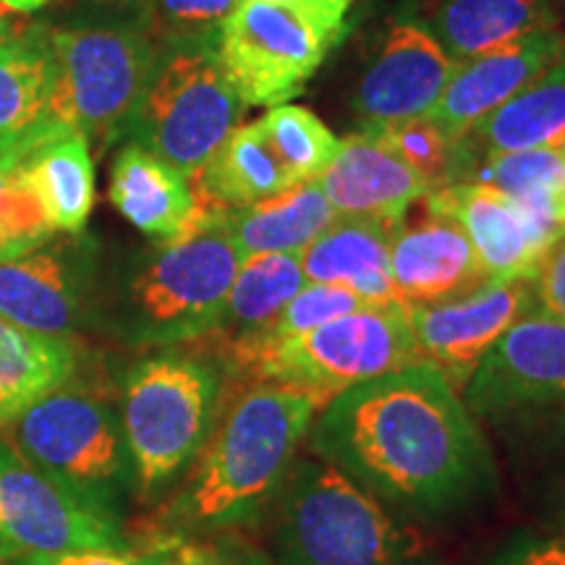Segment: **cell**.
I'll list each match as a JSON object with an SVG mask.
<instances>
[{
  "label": "cell",
  "mask_w": 565,
  "mask_h": 565,
  "mask_svg": "<svg viewBox=\"0 0 565 565\" xmlns=\"http://www.w3.org/2000/svg\"><path fill=\"white\" fill-rule=\"evenodd\" d=\"M242 0H145L139 26L162 53L215 51Z\"/></svg>",
  "instance_id": "obj_30"
},
{
  "label": "cell",
  "mask_w": 565,
  "mask_h": 565,
  "mask_svg": "<svg viewBox=\"0 0 565 565\" xmlns=\"http://www.w3.org/2000/svg\"><path fill=\"white\" fill-rule=\"evenodd\" d=\"M162 565H257L246 557H238L223 547L212 545H194V542H183L160 555Z\"/></svg>",
  "instance_id": "obj_38"
},
{
  "label": "cell",
  "mask_w": 565,
  "mask_h": 565,
  "mask_svg": "<svg viewBox=\"0 0 565 565\" xmlns=\"http://www.w3.org/2000/svg\"><path fill=\"white\" fill-rule=\"evenodd\" d=\"M275 3H282V0H275Z\"/></svg>",
  "instance_id": "obj_44"
},
{
  "label": "cell",
  "mask_w": 565,
  "mask_h": 565,
  "mask_svg": "<svg viewBox=\"0 0 565 565\" xmlns=\"http://www.w3.org/2000/svg\"><path fill=\"white\" fill-rule=\"evenodd\" d=\"M299 254H257L244 259L225 301L217 338L238 341L270 324L303 288Z\"/></svg>",
  "instance_id": "obj_29"
},
{
  "label": "cell",
  "mask_w": 565,
  "mask_h": 565,
  "mask_svg": "<svg viewBox=\"0 0 565 565\" xmlns=\"http://www.w3.org/2000/svg\"><path fill=\"white\" fill-rule=\"evenodd\" d=\"M565 137V51L511 100L456 139L454 183H463L492 154L557 147Z\"/></svg>",
  "instance_id": "obj_20"
},
{
  "label": "cell",
  "mask_w": 565,
  "mask_h": 565,
  "mask_svg": "<svg viewBox=\"0 0 565 565\" xmlns=\"http://www.w3.org/2000/svg\"><path fill=\"white\" fill-rule=\"evenodd\" d=\"M427 207L461 225L487 280L532 278L542 252L565 231L555 194L513 200L487 183H450L427 194Z\"/></svg>",
  "instance_id": "obj_13"
},
{
  "label": "cell",
  "mask_w": 565,
  "mask_h": 565,
  "mask_svg": "<svg viewBox=\"0 0 565 565\" xmlns=\"http://www.w3.org/2000/svg\"><path fill=\"white\" fill-rule=\"evenodd\" d=\"M108 196L134 228L158 244L175 242L215 215L200 207L192 181L179 168L134 141L113 162Z\"/></svg>",
  "instance_id": "obj_21"
},
{
  "label": "cell",
  "mask_w": 565,
  "mask_h": 565,
  "mask_svg": "<svg viewBox=\"0 0 565 565\" xmlns=\"http://www.w3.org/2000/svg\"><path fill=\"white\" fill-rule=\"evenodd\" d=\"M103 6H129V3H145V0H95Z\"/></svg>",
  "instance_id": "obj_42"
},
{
  "label": "cell",
  "mask_w": 565,
  "mask_h": 565,
  "mask_svg": "<svg viewBox=\"0 0 565 565\" xmlns=\"http://www.w3.org/2000/svg\"><path fill=\"white\" fill-rule=\"evenodd\" d=\"M51 0H0L6 11H17V13H30V11H40L42 6H47Z\"/></svg>",
  "instance_id": "obj_39"
},
{
  "label": "cell",
  "mask_w": 565,
  "mask_h": 565,
  "mask_svg": "<svg viewBox=\"0 0 565 565\" xmlns=\"http://www.w3.org/2000/svg\"><path fill=\"white\" fill-rule=\"evenodd\" d=\"M416 362L422 356L408 322V303L391 301L335 317L282 343L238 353L225 359V366L249 377L252 385L299 391L322 408L351 387Z\"/></svg>",
  "instance_id": "obj_4"
},
{
  "label": "cell",
  "mask_w": 565,
  "mask_h": 565,
  "mask_svg": "<svg viewBox=\"0 0 565 565\" xmlns=\"http://www.w3.org/2000/svg\"><path fill=\"white\" fill-rule=\"evenodd\" d=\"M429 30L456 61H466L526 34L561 30V0H443Z\"/></svg>",
  "instance_id": "obj_27"
},
{
  "label": "cell",
  "mask_w": 565,
  "mask_h": 565,
  "mask_svg": "<svg viewBox=\"0 0 565 565\" xmlns=\"http://www.w3.org/2000/svg\"><path fill=\"white\" fill-rule=\"evenodd\" d=\"M89 312L84 246L51 242L0 257V317L40 335L68 338Z\"/></svg>",
  "instance_id": "obj_16"
},
{
  "label": "cell",
  "mask_w": 565,
  "mask_h": 565,
  "mask_svg": "<svg viewBox=\"0 0 565 565\" xmlns=\"http://www.w3.org/2000/svg\"><path fill=\"white\" fill-rule=\"evenodd\" d=\"M273 519V565H401L408 555L380 500L322 458L294 461Z\"/></svg>",
  "instance_id": "obj_3"
},
{
  "label": "cell",
  "mask_w": 565,
  "mask_h": 565,
  "mask_svg": "<svg viewBox=\"0 0 565 565\" xmlns=\"http://www.w3.org/2000/svg\"><path fill=\"white\" fill-rule=\"evenodd\" d=\"M561 152H563V158H565V137H563V145H561Z\"/></svg>",
  "instance_id": "obj_43"
},
{
  "label": "cell",
  "mask_w": 565,
  "mask_h": 565,
  "mask_svg": "<svg viewBox=\"0 0 565 565\" xmlns=\"http://www.w3.org/2000/svg\"><path fill=\"white\" fill-rule=\"evenodd\" d=\"M17 565H162L160 557L131 555L126 550H97V553H34L13 561Z\"/></svg>",
  "instance_id": "obj_37"
},
{
  "label": "cell",
  "mask_w": 565,
  "mask_h": 565,
  "mask_svg": "<svg viewBox=\"0 0 565 565\" xmlns=\"http://www.w3.org/2000/svg\"><path fill=\"white\" fill-rule=\"evenodd\" d=\"M53 58L47 34L0 38V154L21 160L53 129Z\"/></svg>",
  "instance_id": "obj_23"
},
{
  "label": "cell",
  "mask_w": 565,
  "mask_h": 565,
  "mask_svg": "<svg viewBox=\"0 0 565 565\" xmlns=\"http://www.w3.org/2000/svg\"><path fill=\"white\" fill-rule=\"evenodd\" d=\"M320 406L280 385H249L212 427L186 490L175 500L183 526L221 532L257 521L278 494Z\"/></svg>",
  "instance_id": "obj_2"
},
{
  "label": "cell",
  "mask_w": 565,
  "mask_h": 565,
  "mask_svg": "<svg viewBox=\"0 0 565 565\" xmlns=\"http://www.w3.org/2000/svg\"><path fill=\"white\" fill-rule=\"evenodd\" d=\"M391 278L404 303H440L490 282L461 225L427 204L422 215L395 223Z\"/></svg>",
  "instance_id": "obj_17"
},
{
  "label": "cell",
  "mask_w": 565,
  "mask_h": 565,
  "mask_svg": "<svg viewBox=\"0 0 565 565\" xmlns=\"http://www.w3.org/2000/svg\"><path fill=\"white\" fill-rule=\"evenodd\" d=\"M393 228L380 217L335 215L299 254L303 280L343 286L366 303L398 301L391 278Z\"/></svg>",
  "instance_id": "obj_22"
},
{
  "label": "cell",
  "mask_w": 565,
  "mask_h": 565,
  "mask_svg": "<svg viewBox=\"0 0 565 565\" xmlns=\"http://www.w3.org/2000/svg\"><path fill=\"white\" fill-rule=\"evenodd\" d=\"M565 181V158L557 147L492 154L479 162L463 183H487L513 200L557 194Z\"/></svg>",
  "instance_id": "obj_32"
},
{
  "label": "cell",
  "mask_w": 565,
  "mask_h": 565,
  "mask_svg": "<svg viewBox=\"0 0 565 565\" xmlns=\"http://www.w3.org/2000/svg\"><path fill=\"white\" fill-rule=\"evenodd\" d=\"M244 108L215 51H173L162 55L129 137L192 181L242 121Z\"/></svg>",
  "instance_id": "obj_9"
},
{
  "label": "cell",
  "mask_w": 565,
  "mask_h": 565,
  "mask_svg": "<svg viewBox=\"0 0 565 565\" xmlns=\"http://www.w3.org/2000/svg\"><path fill=\"white\" fill-rule=\"evenodd\" d=\"M387 145L427 181L429 192L454 183L456 139H450L433 118H414L380 129Z\"/></svg>",
  "instance_id": "obj_34"
},
{
  "label": "cell",
  "mask_w": 565,
  "mask_h": 565,
  "mask_svg": "<svg viewBox=\"0 0 565 565\" xmlns=\"http://www.w3.org/2000/svg\"><path fill=\"white\" fill-rule=\"evenodd\" d=\"M484 565H565V534H519Z\"/></svg>",
  "instance_id": "obj_36"
},
{
  "label": "cell",
  "mask_w": 565,
  "mask_h": 565,
  "mask_svg": "<svg viewBox=\"0 0 565 565\" xmlns=\"http://www.w3.org/2000/svg\"><path fill=\"white\" fill-rule=\"evenodd\" d=\"M555 210H557V221H561V225L565 228V181L555 194Z\"/></svg>",
  "instance_id": "obj_40"
},
{
  "label": "cell",
  "mask_w": 565,
  "mask_h": 565,
  "mask_svg": "<svg viewBox=\"0 0 565 565\" xmlns=\"http://www.w3.org/2000/svg\"><path fill=\"white\" fill-rule=\"evenodd\" d=\"M76 349L68 338L40 335L0 317V427L68 383Z\"/></svg>",
  "instance_id": "obj_28"
},
{
  "label": "cell",
  "mask_w": 565,
  "mask_h": 565,
  "mask_svg": "<svg viewBox=\"0 0 565 565\" xmlns=\"http://www.w3.org/2000/svg\"><path fill=\"white\" fill-rule=\"evenodd\" d=\"M458 63L429 26L398 21L359 76L351 110L362 131L414 121L433 113Z\"/></svg>",
  "instance_id": "obj_15"
},
{
  "label": "cell",
  "mask_w": 565,
  "mask_h": 565,
  "mask_svg": "<svg viewBox=\"0 0 565 565\" xmlns=\"http://www.w3.org/2000/svg\"><path fill=\"white\" fill-rule=\"evenodd\" d=\"M333 45L291 6L242 0L225 21L215 55L246 108H275L307 87Z\"/></svg>",
  "instance_id": "obj_12"
},
{
  "label": "cell",
  "mask_w": 565,
  "mask_h": 565,
  "mask_svg": "<svg viewBox=\"0 0 565 565\" xmlns=\"http://www.w3.org/2000/svg\"><path fill=\"white\" fill-rule=\"evenodd\" d=\"M242 263L223 212L160 244L126 286L124 338L139 345H175L215 335Z\"/></svg>",
  "instance_id": "obj_5"
},
{
  "label": "cell",
  "mask_w": 565,
  "mask_h": 565,
  "mask_svg": "<svg viewBox=\"0 0 565 565\" xmlns=\"http://www.w3.org/2000/svg\"><path fill=\"white\" fill-rule=\"evenodd\" d=\"M17 158L0 154V257L19 254L51 242L53 223L24 179L19 175Z\"/></svg>",
  "instance_id": "obj_33"
},
{
  "label": "cell",
  "mask_w": 565,
  "mask_h": 565,
  "mask_svg": "<svg viewBox=\"0 0 565 565\" xmlns=\"http://www.w3.org/2000/svg\"><path fill=\"white\" fill-rule=\"evenodd\" d=\"M19 175L38 196L55 231H84L95 207V162L82 131L55 124L21 154Z\"/></svg>",
  "instance_id": "obj_24"
},
{
  "label": "cell",
  "mask_w": 565,
  "mask_h": 565,
  "mask_svg": "<svg viewBox=\"0 0 565 565\" xmlns=\"http://www.w3.org/2000/svg\"><path fill=\"white\" fill-rule=\"evenodd\" d=\"M11 32V21H9V11L0 6V38H6V34Z\"/></svg>",
  "instance_id": "obj_41"
},
{
  "label": "cell",
  "mask_w": 565,
  "mask_h": 565,
  "mask_svg": "<svg viewBox=\"0 0 565 565\" xmlns=\"http://www.w3.org/2000/svg\"><path fill=\"white\" fill-rule=\"evenodd\" d=\"M320 186L338 215L380 217L398 223L414 202L429 194L414 171L380 131H356L341 139L335 160Z\"/></svg>",
  "instance_id": "obj_19"
},
{
  "label": "cell",
  "mask_w": 565,
  "mask_h": 565,
  "mask_svg": "<svg viewBox=\"0 0 565 565\" xmlns=\"http://www.w3.org/2000/svg\"><path fill=\"white\" fill-rule=\"evenodd\" d=\"M192 186L204 212H228L288 192L296 181L257 121L236 126L194 175Z\"/></svg>",
  "instance_id": "obj_25"
},
{
  "label": "cell",
  "mask_w": 565,
  "mask_h": 565,
  "mask_svg": "<svg viewBox=\"0 0 565 565\" xmlns=\"http://www.w3.org/2000/svg\"><path fill=\"white\" fill-rule=\"evenodd\" d=\"M97 550H126L113 508L45 475L0 437V557Z\"/></svg>",
  "instance_id": "obj_11"
},
{
  "label": "cell",
  "mask_w": 565,
  "mask_h": 565,
  "mask_svg": "<svg viewBox=\"0 0 565 565\" xmlns=\"http://www.w3.org/2000/svg\"><path fill=\"white\" fill-rule=\"evenodd\" d=\"M307 440L317 458L414 515L463 513L498 490L482 424L429 362L341 393L317 412Z\"/></svg>",
  "instance_id": "obj_1"
},
{
  "label": "cell",
  "mask_w": 565,
  "mask_h": 565,
  "mask_svg": "<svg viewBox=\"0 0 565 565\" xmlns=\"http://www.w3.org/2000/svg\"><path fill=\"white\" fill-rule=\"evenodd\" d=\"M335 215L320 181H303L265 202L223 212V221L236 252L249 259L257 254H301Z\"/></svg>",
  "instance_id": "obj_26"
},
{
  "label": "cell",
  "mask_w": 565,
  "mask_h": 565,
  "mask_svg": "<svg viewBox=\"0 0 565 565\" xmlns=\"http://www.w3.org/2000/svg\"><path fill=\"white\" fill-rule=\"evenodd\" d=\"M532 286L536 303L565 324V231L557 233L555 242L542 252L534 267Z\"/></svg>",
  "instance_id": "obj_35"
},
{
  "label": "cell",
  "mask_w": 565,
  "mask_h": 565,
  "mask_svg": "<svg viewBox=\"0 0 565 565\" xmlns=\"http://www.w3.org/2000/svg\"><path fill=\"white\" fill-rule=\"evenodd\" d=\"M565 51V32L545 30L458 63L454 79L427 118L450 139L463 137L500 105L540 76Z\"/></svg>",
  "instance_id": "obj_18"
},
{
  "label": "cell",
  "mask_w": 565,
  "mask_h": 565,
  "mask_svg": "<svg viewBox=\"0 0 565 565\" xmlns=\"http://www.w3.org/2000/svg\"><path fill=\"white\" fill-rule=\"evenodd\" d=\"M477 422L508 435H565V324L534 303L461 391Z\"/></svg>",
  "instance_id": "obj_8"
},
{
  "label": "cell",
  "mask_w": 565,
  "mask_h": 565,
  "mask_svg": "<svg viewBox=\"0 0 565 565\" xmlns=\"http://www.w3.org/2000/svg\"><path fill=\"white\" fill-rule=\"evenodd\" d=\"M536 303L532 278L490 280L440 303H408V322L422 362L435 364L458 393L492 345Z\"/></svg>",
  "instance_id": "obj_14"
},
{
  "label": "cell",
  "mask_w": 565,
  "mask_h": 565,
  "mask_svg": "<svg viewBox=\"0 0 565 565\" xmlns=\"http://www.w3.org/2000/svg\"><path fill=\"white\" fill-rule=\"evenodd\" d=\"M51 116L108 147L129 137L162 53L141 26H76L47 34Z\"/></svg>",
  "instance_id": "obj_7"
},
{
  "label": "cell",
  "mask_w": 565,
  "mask_h": 565,
  "mask_svg": "<svg viewBox=\"0 0 565 565\" xmlns=\"http://www.w3.org/2000/svg\"><path fill=\"white\" fill-rule=\"evenodd\" d=\"M6 429L26 461L100 503L110 505L131 466L121 416L89 393L58 387Z\"/></svg>",
  "instance_id": "obj_10"
},
{
  "label": "cell",
  "mask_w": 565,
  "mask_h": 565,
  "mask_svg": "<svg viewBox=\"0 0 565 565\" xmlns=\"http://www.w3.org/2000/svg\"><path fill=\"white\" fill-rule=\"evenodd\" d=\"M259 126L296 183L320 181L341 147V139L301 105H275Z\"/></svg>",
  "instance_id": "obj_31"
},
{
  "label": "cell",
  "mask_w": 565,
  "mask_h": 565,
  "mask_svg": "<svg viewBox=\"0 0 565 565\" xmlns=\"http://www.w3.org/2000/svg\"><path fill=\"white\" fill-rule=\"evenodd\" d=\"M223 377L217 366L186 353H162L131 366L121 424L141 492H158L200 456L215 427Z\"/></svg>",
  "instance_id": "obj_6"
}]
</instances>
